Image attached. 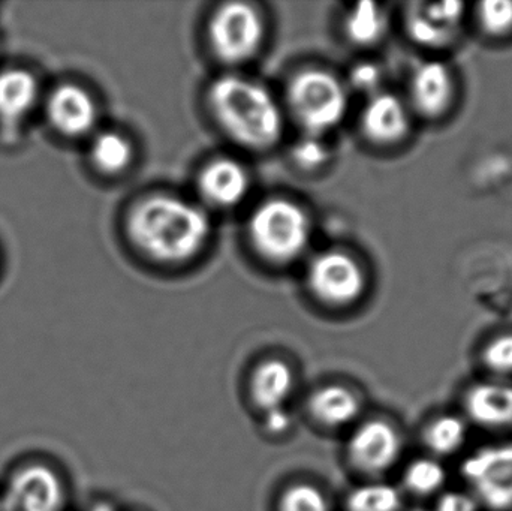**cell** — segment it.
Listing matches in <instances>:
<instances>
[{"mask_svg": "<svg viewBox=\"0 0 512 511\" xmlns=\"http://www.w3.org/2000/svg\"><path fill=\"white\" fill-rule=\"evenodd\" d=\"M126 230L138 251L159 263L177 264L200 254L212 225L195 204L171 195H153L132 209Z\"/></svg>", "mask_w": 512, "mask_h": 511, "instance_id": "cell-1", "label": "cell"}, {"mask_svg": "<svg viewBox=\"0 0 512 511\" xmlns=\"http://www.w3.org/2000/svg\"><path fill=\"white\" fill-rule=\"evenodd\" d=\"M209 104L221 128L240 146L264 150L282 137V110L274 96L255 81L225 75L210 87Z\"/></svg>", "mask_w": 512, "mask_h": 511, "instance_id": "cell-2", "label": "cell"}, {"mask_svg": "<svg viewBox=\"0 0 512 511\" xmlns=\"http://www.w3.org/2000/svg\"><path fill=\"white\" fill-rule=\"evenodd\" d=\"M249 237L262 258L276 264L297 260L310 240V221L292 201L274 198L256 207L249 221Z\"/></svg>", "mask_w": 512, "mask_h": 511, "instance_id": "cell-3", "label": "cell"}, {"mask_svg": "<svg viewBox=\"0 0 512 511\" xmlns=\"http://www.w3.org/2000/svg\"><path fill=\"white\" fill-rule=\"evenodd\" d=\"M289 107L307 134L321 137L336 128L348 110V92L339 78L321 69L300 72L289 84Z\"/></svg>", "mask_w": 512, "mask_h": 511, "instance_id": "cell-4", "label": "cell"}, {"mask_svg": "<svg viewBox=\"0 0 512 511\" xmlns=\"http://www.w3.org/2000/svg\"><path fill=\"white\" fill-rule=\"evenodd\" d=\"M209 39L219 60L237 65L258 53L264 41V21L248 3H225L210 20Z\"/></svg>", "mask_w": 512, "mask_h": 511, "instance_id": "cell-5", "label": "cell"}, {"mask_svg": "<svg viewBox=\"0 0 512 511\" xmlns=\"http://www.w3.org/2000/svg\"><path fill=\"white\" fill-rule=\"evenodd\" d=\"M462 474L478 504L492 511L512 510V441L475 450Z\"/></svg>", "mask_w": 512, "mask_h": 511, "instance_id": "cell-6", "label": "cell"}, {"mask_svg": "<svg viewBox=\"0 0 512 511\" xmlns=\"http://www.w3.org/2000/svg\"><path fill=\"white\" fill-rule=\"evenodd\" d=\"M3 511H63L65 482L45 462H27L9 476L0 494Z\"/></svg>", "mask_w": 512, "mask_h": 511, "instance_id": "cell-7", "label": "cell"}, {"mask_svg": "<svg viewBox=\"0 0 512 511\" xmlns=\"http://www.w3.org/2000/svg\"><path fill=\"white\" fill-rule=\"evenodd\" d=\"M310 291L331 306L354 303L363 294L366 276L360 264L342 251L318 255L307 272Z\"/></svg>", "mask_w": 512, "mask_h": 511, "instance_id": "cell-8", "label": "cell"}, {"mask_svg": "<svg viewBox=\"0 0 512 511\" xmlns=\"http://www.w3.org/2000/svg\"><path fill=\"white\" fill-rule=\"evenodd\" d=\"M400 452L402 440L399 432L385 420L364 422L349 438V461L366 474H381L390 470L399 459Z\"/></svg>", "mask_w": 512, "mask_h": 511, "instance_id": "cell-9", "label": "cell"}, {"mask_svg": "<svg viewBox=\"0 0 512 511\" xmlns=\"http://www.w3.org/2000/svg\"><path fill=\"white\" fill-rule=\"evenodd\" d=\"M51 125L68 137H80L92 131L98 119L95 99L77 84H62L48 99Z\"/></svg>", "mask_w": 512, "mask_h": 511, "instance_id": "cell-10", "label": "cell"}, {"mask_svg": "<svg viewBox=\"0 0 512 511\" xmlns=\"http://www.w3.org/2000/svg\"><path fill=\"white\" fill-rule=\"evenodd\" d=\"M411 117L402 99L393 93L370 96L361 116V126L370 141L382 146L399 143L408 135Z\"/></svg>", "mask_w": 512, "mask_h": 511, "instance_id": "cell-11", "label": "cell"}, {"mask_svg": "<svg viewBox=\"0 0 512 511\" xmlns=\"http://www.w3.org/2000/svg\"><path fill=\"white\" fill-rule=\"evenodd\" d=\"M465 411L475 425L487 429L512 426V386L499 381L477 383L466 392Z\"/></svg>", "mask_w": 512, "mask_h": 511, "instance_id": "cell-12", "label": "cell"}, {"mask_svg": "<svg viewBox=\"0 0 512 511\" xmlns=\"http://www.w3.org/2000/svg\"><path fill=\"white\" fill-rule=\"evenodd\" d=\"M412 105L426 117H438L451 104L454 93L453 77L444 63L426 62L415 69L411 78Z\"/></svg>", "mask_w": 512, "mask_h": 511, "instance_id": "cell-13", "label": "cell"}, {"mask_svg": "<svg viewBox=\"0 0 512 511\" xmlns=\"http://www.w3.org/2000/svg\"><path fill=\"white\" fill-rule=\"evenodd\" d=\"M198 186L207 203L216 207H233L248 194L249 176L239 162L219 159L204 168Z\"/></svg>", "mask_w": 512, "mask_h": 511, "instance_id": "cell-14", "label": "cell"}, {"mask_svg": "<svg viewBox=\"0 0 512 511\" xmlns=\"http://www.w3.org/2000/svg\"><path fill=\"white\" fill-rule=\"evenodd\" d=\"M294 372L288 363L279 359L262 362L255 369L251 380V395L261 410L283 408L294 390Z\"/></svg>", "mask_w": 512, "mask_h": 511, "instance_id": "cell-15", "label": "cell"}, {"mask_svg": "<svg viewBox=\"0 0 512 511\" xmlns=\"http://www.w3.org/2000/svg\"><path fill=\"white\" fill-rule=\"evenodd\" d=\"M39 84L27 69H5L0 72V119L17 122L35 107Z\"/></svg>", "mask_w": 512, "mask_h": 511, "instance_id": "cell-16", "label": "cell"}, {"mask_svg": "<svg viewBox=\"0 0 512 511\" xmlns=\"http://www.w3.org/2000/svg\"><path fill=\"white\" fill-rule=\"evenodd\" d=\"M309 411L316 422L327 428H343L357 419L360 399L348 387L331 384L313 393Z\"/></svg>", "mask_w": 512, "mask_h": 511, "instance_id": "cell-17", "label": "cell"}, {"mask_svg": "<svg viewBox=\"0 0 512 511\" xmlns=\"http://www.w3.org/2000/svg\"><path fill=\"white\" fill-rule=\"evenodd\" d=\"M424 444L436 456H450L465 446L468 426L465 420L453 414L436 417L424 429Z\"/></svg>", "mask_w": 512, "mask_h": 511, "instance_id": "cell-18", "label": "cell"}, {"mask_svg": "<svg viewBox=\"0 0 512 511\" xmlns=\"http://www.w3.org/2000/svg\"><path fill=\"white\" fill-rule=\"evenodd\" d=\"M345 29L355 44H375L384 36L387 17L376 3L361 2L346 14Z\"/></svg>", "mask_w": 512, "mask_h": 511, "instance_id": "cell-19", "label": "cell"}, {"mask_svg": "<svg viewBox=\"0 0 512 511\" xmlns=\"http://www.w3.org/2000/svg\"><path fill=\"white\" fill-rule=\"evenodd\" d=\"M90 158L102 173H122L131 164L132 146L122 134L114 131L102 132L93 140Z\"/></svg>", "mask_w": 512, "mask_h": 511, "instance_id": "cell-20", "label": "cell"}, {"mask_svg": "<svg viewBox=\"0 0 512 511\" xmlns=\"http://www.w3.org/2000/svg\"><path fill=\"white\" fill-rule=\"evenodd\" d=\"M447 482V471L432 458L415 459L403 474V483L411 494L429 497L438 494Z\"/></svg>", "mask_w": 512, "mask_h": 511, "instance_id": "cell-21", "label": "cell"}, {"mask_svg": "<svg viewBox=\"0 0 512 511\" xmlns=\"http://www.w3.org/2000/svg\"><path fill=\"white\" fill-rule=\"evenodd\" d=\"M402 495L391 485L369 483L355 489L348 498L349 511H400Z\"/></svg>", "mask_w": 512, "mask_h": 511, "instance_id": "cell-22", "label": "cell"}, {"mask_svg": "<svg viewBox=\"0 0 512 511\" xmlns=\"http://www.w3.org/2000/svg\"><path fill=\"white\" fill-rule=\"evenodd\" d=\"M408 30L412 39L427 45V47H441L454 38V30L445 29L439 24L430 21L420 8H414L408 15Z\"/></svg>", "mask_w": 512, "mask_h": 511, "instance_id": "cell-23", "label": "cell"}, {"mask_svg": "<svg viewBox=\"0 0 512 511\" xmlns=\"http://www.w3.org/2000/svg\"><path fill=\"white\" fill-rule=\"evenodd\" d=\"M478 21L484 32L492 36H504L512 32V2L489 0L478 6Z\"/></svg>", "mask_w": 512, "mask_h": 511, "instance_id": "cell-24", "label": "cell"}, {"mask_svg": "<svg viewBox=\"0 0 512 511\" xmlns=\"http://www.w3.org/2000/svg\"><path fill=\"white\" fill-rule=\"evenodd\" d=\"M279 511H330V506L319 489L300 483L283 492Z\"/></svg>", "mask_w": 512, "mask_h": 511, "instance_id": "cell-25", "label": "cell"}, {"mask_svg": "<svg viewBox=\"0 0 512 511\" xmlns=\"http://www.w3.org/2000/svg\"><path fill=\"white\" fill-rule=\"evenodd\" d=\"M292 159L304 170H316L330 159V149L319 135L307 134L295 143Z\"/></svg>", "mask_w": 512, "mask_h": 511, "instance_id": "cell-26", "label": "cell"}, {"mask_svg": "<svg viewBox=\"0 0 512 511\" xmlns=\"http://www.w3.org/2000/svg\"><path fill=\"white\" fill-rule=\"evenodd\" d=\"M486 368L498 375L512 374V333L490 341L483 351Z\"/></svg>", "mask_w": 512, "mask_h": 511, "instance_id": "cell-27", "label": "cell"}, {"mask_svg": "<svg viewBox=\"0 0 512 511\" xmlns=\"http://www.w3.org/2000/svg\"><path fill=\"white\" fill-rule=\"evenodd\" d=\"M418 8L430 21L454 32L463 17V5L459 2L429 3L418 5Z\"/></svg>", "mask_w": 512, "mask_h": 511, "instance_id": "cell-28", "label": "cell"}, {"mask_svg": "<svg viewBox=\"0 0 512 511\" xmlns=\"http://www.w3.org/2000/svg\"><path fill=\"white\" fill-rule=\"evenodd\" d=\"M480 504L471 494L466 492L450 491L439 497L435 511H478Z\"/></svg>", "mask_w": 512, "mask_h": 511, "instance_id": "cell-29", "label": "cell"}, {"mask_svg": "<svg viewBox=\"0 0 512 511\" xmlns=\"http://www.w3.org/2000/svg\"><path fill=\"white\" fill-rule=\"evenodd\" d=\"M351 80L352 86L355 89L376 95L378 93L379 81H381V72H379L375 65L363 63V65H358L352 71Z\"/></svg>", "mask_w": 512, "mask_h": 511, "instance_id": "cell-30", "label": "cell"}, {"mask_svg": "<svg viewBox=\"0 0 512 511\" xmlns=\"http://www.w3.org/2000/svg\"><path fill=\"white\" fill-rule=\"evenodd\" d=\"M265 417V429L270 434H283L291 426V416L286 413L285 408H276V410L267 411Z\"/></svg>", "mask_w": 512, "mask_h": 511, "instance_id": "cell-31", "label": "cell"}, {"mask_svg": "<svg viewBox=\"0 0 512 511\" xmlns=\"http://www.w3.org/2000/svg\"><path fill=\"white\" fill-rule=\"evenodd\" d=\"M0 511H3V509H2V501H0Z\"/></svg>", "mask_w": 512, "mask_h": 511, "instance_id": "cell-32", "label": "cell"}]
</instances>
